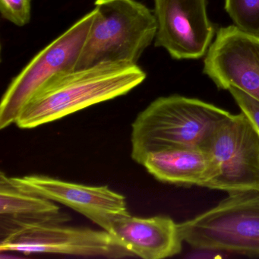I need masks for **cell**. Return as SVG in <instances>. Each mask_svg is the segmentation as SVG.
Wrapping results in <instances>:
<instances>
[{
	"label": "cell",
	"instance_id": "cell-1",
	"mask_svg": "<svg viewBox=\"0 0 259 259\" xmlns=\"http://www.w3.org/2000/svg\"><path fill=\"white\" fill-rule=\"evenodd\" d=\"M146 77L138 64L128 63H103L61 72L33 95L21 111L16 125L21 128H32L58 120L126 95Z\"/></svg>",
	"mask_w": 259,
	"mask_h": 259
},
{
	"label": "cell",
	"instance_id": "cell-2",
	"mask_svg": "<svg viewBox=\"0 0 259 259\" xmlns=\"http://www.w3.org/2000/svg\"><path fill=\"white\" fill-rule=\"evenodd\" d=\"M232 113L180 95L161 97L138 115L132 125V158L142 165L149 153L188 147L207 150L220 122Z\"/></svg>",
	"mask_w": 259,
	"mask_h": 259
},
{
	"label": "cell",
	"instance_id": "cell-3",
	"mask_svg": "<svg viewBox=\"0 0 259 259\" xmlns=\"http://www.w3.org/2000/svg\"><path fill=\"white\" fill-rule=\"evenodd\" d=\"M97 14L75 69L103 63L137 64L155 39L154 12L137 0L96 6Z\"/></svg>",
	"mask_w": 259,
	"mask_h": 259
},
{
	"label": "cell",
	"instance_id": "cell-4",
	"mask_svg": "<svg viewBox=\"0 0 259 259\" xmlns=\"http://www.w3.org/2000/svg\"><path fill=\"white\" fill-rule=\"evenodd\" d=\"M179 227L183 242L195 248L259 255V190L229 193Z\"/></svg>",
	"mask_w": 259,
	"mask_h": 259
},
{
	"label": "cell",
	"instance_id": "cell-5",
	"mask_svg": "<svg viewBox=\"0 0 259 259\" xmlns=\"http://www.w3.org/2000/svg\"><path fill=\"white\" fill-rule=\"evenodd\" d=\"M96 14L95 8L77 21L13 78L0 104L1 130L16 123L25 104L45 83L61 72L75 70Z\"/></svg>",
	"mask_w": 259,
	"mask_h": 259
},
{
	"label": "cell",
	"instance_id": "cell-6",
	"mask_svg": "<svg viewBox=\"0 0 259 259\" xmlns=\"http://www.w3.org/2000/svg\"><path fill=\"white\" fill-rule=\"evenodd\" d=\"M0 250L25 254H60L84 257H134L126 245L105 230L39 224L17 229L2 237Z\"/></svg>",
	"mask_w": 259,
	"mask_h": 259
},
{
	"label": "cell",
	"instance_id": "cell-7",
	"mask_svg": "<svg viewBox=\"0 0 259 259\" xmlns=\"http://www.w3.org/2000/svg\"><path fill=\"white\" fill-rule=\"evenodd\" d=\"M207 150L219 172L206 188L229 193L259 190V133L242 112L220 122Z\"/></svg>",
	"mask_w": 259,
	"mask_h": 259
},
{
	"label": "cell",
	"instance_id": "cell-8",
	"mask_svg": "<svg viewBox=\"0 0 259 259\" xmlns=\"http://www.w3.org/2000/svg\"><path fill=\"white\" fill-rule=\"evenodd\" d=\"M157 33L154 45L176 60L199 59L214 35L206 0H154Z\"/></svg>",
	"mask_w": 259,
	"mask_h": 259
},
{
	"label": "cell",
	"instance_id": "cell-9",
	"mask_svg": "<svg viewBox=\"0 0 259 259\" xmlns=\"http://www.w3.org/2000/svg\"><path fill=\"white\" fill-rule=\"evenodd\" d=\"M1 177L16 189L64 204L109 231L112 221L128 214L125 198L108 186H91L45 176Z\"/></svg>",
	"mask_w": 259,
	"mask_h": 259
},
{
	"label": "cell",
	"instance_id": "cell-10",
	"mask_svg": "<svg viewBox=\"0 0 259 259\" xmlns=\"http://www.w3.org/2000/svg\"><path fill=\"white\" fill-rule=\"evenodd\" d=\"M204 74L220 89L235 87L259 101V34L221 28L204 60Z\"/></svg>",
	"mask_w": 259,
	"mask_h": 259
},
{
	"label": "cell",
	"instance_id": "cell-11",
	"mask_svg": "<svg viewBox=\"0 0 259 259\" xmlns=\"http://www.w3.org/2000/svg\"><path fill=\"white\" fill-rule=\"evenodd\" d=\"M108 232L135 256L144 259L172 257L181 252L183 247L179 224L169 217L142 218L128 213L113 220Z\"/></svg>",
	"mask_w": 259,
	"mask_h": 259
},
{
	"label": "cell",
	"instance_id": "cell-12",
	"mask_svg": "<svg viewBox=\"0 0 259 259\" xmlns=\"http://www.w3.org/2000/svg\"><path fill=\"white\" fill-rule=\"evenodd\" d=\"M142 166L159 181L204 188L219 172L216 160L207 150L188 147L149 153Z\"/></svg>",
	"mask_w": 259,
	"mask_h": 259
},
{
	"label": "cell",
	"instance_id": "cell-13",
	"mask_svg": "<svg viewBox=\"0 0 259 259\" xmlns=\"http://www.w3.org/2000/svg\"><path fill=\"white\" fill-rule=\"evenodd\" d=\"M0 218L2 237L17 229L39 224H64L69 216L54 201L24 192L0 178Z\"/></svg>",
	"mask_w": 259,
	"mask_h": 259
},
{
	"label": "cell",
	"instance_id": "cell-14",
	"mask_svg": "<svg viewBox=\"0 0 259 259\" xmlns=\"http://www.w3.org/2000/svg\"><path fill=\"white\" fill-rule=\"evenodd\" d=\"M225 10L235 26L244 32L259 34V0H225Z\"/></svg>",
	"mask_w": 259,
	"mask_h": 259
},
{
	"label": "cell",
	"instance_id": "cell-15",
	"mask_svg": "<svg viewBox=\"0 0 259 259\" xmlns=\"http://www.w3.org/2000/svg\"><path fill=\"white\" fill-rule=\"evenodd\" d=\"M32 0H0V13L5 20L23 27L31 22Z\"/></svg>",
	"mask_w": 259,
	"mask_h": 259
},
{
	"label": "cell",
	"instance_id": "cell-16",
	"mask_svg": "<svg viewBox=\"0 0 259 259\" xmlns=\"http://www.w3.org/2000/svg\"><path fill=\"white\" fill-rule=\"evenodd\" d=\"M227 90L259 133V101L237 88L230 87Z\"/></svg>",
	"mask_w": 259,
	"mask_h": 259
},
{
	"label": "cell",
	"instance_id": "cell-17",
	"mask_svg": "<svg viewBox=\"0 0 259 259\" xmlns=\"http://www.w3.org/2000/svg\"><path fill=\"white\" fill-rule=\"evenodd\" d=\"M115 0H95V6L102 5V4H107V3L113 2Z\"/></svg>",
	"mask_w": 259,
	"mask_h": 259
}]
</instances>
